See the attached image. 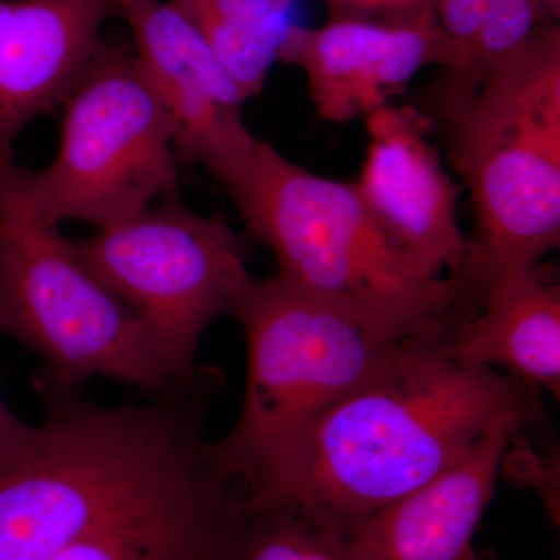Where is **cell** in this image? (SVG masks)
Segmentation results:
<instances>
[{"label": "cell", "mask_w": 560, "mask_h": 560, "mask_svg": "<svg viewBox=\"0 0 560 560\" xmlns=\"http://www.w3.org/2000/svg\"><path fill=\"white\" fill-rule=\"evenodd\" d=\"M442 341H408L320 412L246 500L346 536L458 463L500 420L544 423L540 389L453 360Z\"/></svg>", "instance_id": "cell-1"}, {"label": "cell", "mask_w": 560, "mask_h": 560, "mask_svg": "<svg viewBox=\"0 0 560 560\" xmlns=\"http://www.w3.org/2000/svg\"><path fill=\"white\" fill-rule=\"evenodd\" d=\"M219 377L208 370L147 407L109 408L36 374L43 422L0 458V560H50L197 474Z\"/></svg>", "instance_id": "cell-2"}, {"label": "cell", "mask_w": 560, "mask_h": 560, "mask_svg": "<svg viewBox=\"0 0 560 560\" xmlns=\"http://www.w3.org/2000/svg\"><path fill=\"white\" fill-rule=\"evenodd\" d=\"M278 275L400 342L442 341L477 311L470 276L423 275L378 226L355 183L320 176L259 140L223 184Z\"/></svg>", "instance_id": "cell-3"}, {"label": "cell", "mask_w": 560, "mask_h": 560, "mask_svg": "<svg viewBox=\"0 0 560 560\" xmlns=\"http://www.w3.org/2000/svg\"><path fill=\"white\" fill-rule=\"evenodd\" d=\"M444 110L477 219L475 276L537 267L560 245V25H540L475 90L447 91Z\"/></svg>", "instance_id": "cell-4"}, {"label": "cell", "mask_w": 560, "mask_h": 560, "mask_svg": "<svg viewBox=\"0 0 560 560\" xmlns=\"http://www.w3.org/2000/svg\"><path fill=\"white\" fill-rule=\"evenodd\" d=\"M61 106L55 160L40 171L0 168V220L102 230L176 195L171 117L132 47L102 39Z\"/></svg>", "instance_id": "cell-5"}, {"label": "cell", "mask_w": 560, "mask_h": 560, "mask_svg": "<svg viewBox=\"0 0 560 560\" xmlns=\"http://www.w3.org/2000/svg\"><path fill=\"white\" fill-rule=\"evenodd\" d=\"M232 316L246 341L245 396L234 429L210 442V453L249 497L320 412L381 370L404 342L280 275L250 279Z\"/></svg>", "instance_id": "cell-6"}, {"label": "cell", "mask_w": 560, "mask_h": 560, "mask_svg": "<svg viewBox=\"0 0 560 560\" xmlns=\"http://www.w3.org/2000/svg\"><path fill=\"white\" fill-rule=\"evenodd\" d=\"M0 335L43 359L40 374L80 390L109 378L160 396L191 385L149 327L77 256L58 228L0 220Z\"/></svg>", "instance_id": "cell-7"}, {"label": "cell", "mask_w": 560, "mask_h": 560, "mask_svg": "<svg viewBox=\"0 0 560 560\" xmlns=\"http://www.w3.org/2000/svg\"><path fill=\"white\" fill-rule=\"evenodd\" d=\"M77 256L143 320L184 381L201 374L206 329L232 315L249 275L248 246L219 213L165 198L131 219L69 241Z\"/></svg>", "instance_id": "cell-8"}, {"label": "cell", "mask_w": 560, "mask_h": 560, "mask_svg": "<svg viewBox=\"0 0 560 560\" xmlns=\"http://www.w3.org/2000/svg\"><path fill=\"white\" fill-rule=\"evenodd\" d=\"M117 18L171 117L179 162L226 183L260 140L243 120L248 101L241 88L172 0H119Z\"/></svg>", "instance_id": "cell-9"}, {"label": "cell", "mask_w": 560, "mask_h": 560, "mask_svg": "<svg viewBox=\"0 0 560 560\" xmlns=\"http://www.w3.org/2000/svg\"><path fill=\"white\" fill-rule=\"evenodd\" d=\"M366 120L371 140L355 187L371 215L423 275L475 278V245L460 231L458 189L427 138L430 120L390 105Z\"/></svg>", "instance_id": "cell-10"}, {"label": "cell", "mask_w": 560, "mask_h": 560, "mask_svg": "<svg viewBox=\"0 0 560 560\" xmlns=\"http://www.w3.org/2000/svg\"><path fill=\"white\" fill-rule=\"evenodd\" d=\"M458 57L434 11L401 21L330 13L320 27L298 25L280 61L304 72L320 119L345 124L389 105L423 68L455 70Z\"/></svg>", "instance_id": "cell-11"}, {"label": "cell", "mask_w": 560, "mask_h": 560, "mask_svg": "<svg viewBox=\"0 0 560 560\" xmlns=\"http://www.w3.org/2000/svg\"><path fill=\"white\" fill-rule=\"evenodd\" d=\"M119 0H0V168L36 117L65 101Z\"/></svg>", "instance_id": "cell-12"}, {"label": "cell", "mask_w": 560, "mask_h": 560, "mask_svg": "<svg viewBox=\"0 0 560 560\" xmlns=\"http://www.w3.org/2000/svg\"><path fill=\"white\" fill-rule=\"evenodd\" d=\"M526 420H500L447 470L359 523L345 540L359 560H485L474 537L501 459Z\"/></svg>", "instance_id": "cell-13"}, {"label": "cell", "mask_w": 560, "mask_h": 560, "mask_svg": "<svg viewBox=\"0 0 560 560\" xmlns=\"http://www.w3.org/2000/svg\"><path fill=\"white\" fill-rule=\"evenodd\" d=\"M250 511L209 463L162 499L73 541L50 560H242Z\"/></svg>", "instance_id": "cell-14"}, {"label": "cell", "mask_w": 560, "mask_h": 560, "mask_svg": "<svg viewBox=\"0 0 560 560\" xmlns=\"http://www.w3.org/2000/svg\"><path fill=\"white\" fill-rule=\"evenodd\" d=\"M453 360L560 393V285L551 268L495 272L477 311L441 342Z\"/></svg>", "instance_id": "cell-15"}, {"label": "cell", "mask_w": 560, "mask_h": 560, "mask_svg": "<svg viewBox=\"0 0 560 560\" xmlns=\"http://www.w3.org/2000/svg\"><path fill=\"white\" fill-rule=\"evenodd\" d=\"M198 28L246 101L257 97L298 27V0H172Z\"/></svg>", "instance_id": "cell-16"}, {"label": "cell", "mask_w": 560, "mask_h": 560, "mask_svg": "<svg viewBox=\"0 0 560 560\" xmlns=\"http://www.w3.org/2000/svg\"><path fill=\"white\" fill-rule=\"evenodd\" d=\"M547 22L552 21L545 10L544 0H495L470 38L459 47L456 69L444 70L447 90H475Z\"/></svg>", "instance_id": "cell-17"}, {"label": "cell", "mask_w": 560, "mask_h": 560, "mask_svg": "<svg viewBox=\"0 0 560 560\" xmlns=\"http://www.w3.org/2000/svg\"><path fill=\"white\" fill-rule=\"evenodd\" d=\"M242 560H359L348 541L287 510L250 511Z\"/></svg>", "instance_id": "cell-18"}, {"label": "cell", "mask_w": 560, "mask_h": 560, "mask_svg": "<svg viewBox=\"0 0 560 560\" xmlns=\"http://www.w3.org/2000/svg\"><path fill=\"white\" fill-rule=\"evenodd\" d=\"M331 13L368 20H412L427 13H436L440 0H326Z\"/></svg>", "instance_id": "cell-19"}, {"label": "cell", "mask_w": 560, "mask_h": 560, "mask_svg": "<svg viewBox=\"0 0 560 560\" xmlns=\"http://www.w3.org/2000/svg\"><path fill=\"white\" fill-rule=\"evenodd\" d=\"M495 0H440L438 22L459 47L470 38ZM459 60V57H458Z\"/></svg>", "instance_id": "cell-20"}, {"label": "cell", "mask_w": 560, "mask_h": 560, "mask_svg": "<svg viewBox=\"0 0 560 560\" xmlns=\"http://www.w3.org/2000/svg\"><path fill=\"white\" fill-rule=\"evenodd\" d=\"M35 427L18 418L0 396V458L18 451L31 440Z\"/></svg>", "instance_id": "cell-21"}, {"label": "cell", "mask_w": 560, "mask_h": 560, "mask_svg": "<svg viewBox=\"0 0 560 560\" xmlns=\"http://www.w3.org/2000/svg\"><path fill=\"white\" fill-rule=\"evenodd\" d=\"M545 10L552 22L560 20V0H544Z\"/></svg>", "instance_id": "cell-22"}]
</instances>
